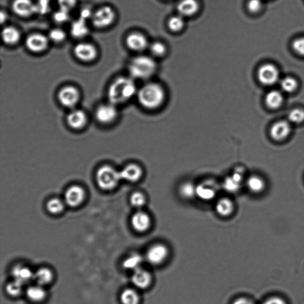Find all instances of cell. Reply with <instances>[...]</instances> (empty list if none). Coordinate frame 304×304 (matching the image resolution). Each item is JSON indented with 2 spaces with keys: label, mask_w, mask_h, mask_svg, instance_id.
<instances>
[{
  "label": "cell",
  "mask_w": 304,
  "mask_h": 304,
  "mask_svg": "<svg viewBox=\"0 0 304 304\" xmlns=\"http://www.w3.org/2000/svg\"><path fill=\"white\" fill-rule=\"evenodd\" d=\"M64 205L59 199L50 200L47 204V208L52 213H59L64 209Z\"/></svg>",
  "instance_id": "cell-38"
},
{
  "label": "cell",
  "mask_w": 304,
  "mask_h": 304,
  "mask_svg": "<svg viewBox=\"0 0 304 304\" xmlns=\"http://www.w3.org/2000/svg\"><path fill=\"white\" fill-rule=\"evenodd\" d=\"M213 182L208 181L197 185L196 197L204 202H210L216 196L217 188Z\"/></svg>",
  "instance_id": "cell-12"
},
{
  "label": "cell",
  "mask_w": 304,
  "mask_h": 304,
  "mask_svg": "<svg viewBox=\"0 0 304 304\" xmlns=\"http://www.w3.org/2000/svg\"><path fill=\"white\" fill-rule=\"evenodd\" d=\"M291 133V127L286 121H279L272 126L270 134L274 141L281 142L286 139Z\"/></svg>",
  "instance_id": "cell-16"
},
{
  "label": "cell",
  "mask_w": 304,
  "mask_h": 304,
  "mask_svg": "<svg viewBox=\"0 0 304 304\" xmlns=\"http://www.w3.org/2000/svg\"><path fill=\"white\" fill-rule=\"evenodd\" d=\"M48 38L40 33H34L29 36L26 40L28 49L33 52L45 51L48 46Z\"/></svg>",
  "instance_id": "cell-11"
},
{
  "label": "cell",
  "mask_w": 304,
  "mask_h": 304,
  "mask_svg": "<svg viewBox=\"0 0 304 304\" xmlns=\"http://www.w3.org/2000/svg\"><path fill=\"white\" fill-rule=\"evenodd\" d=\"M2 39L4 43L15 45L20 40V33L16 28L8 26L2 31Z\"/></svg>",
  "instance_id": "cell-28"
},
{
  "label": "cell",
  "mask_w": 304,
  "mask_h": 304,
  "mask_svg": "<svg viewBox=\"0 0 304 304\" xmlns=\"http://www.w3.org/2000/svg\"><path fill=\"white\" fill-rule=\"evenodd\" d=\"M259 81L264 85L271 86L278 80L279 73L276 66L266 64L261 66L258 70Z\"/></svg>",
  "instance_id": "cell-7"
},
{
  "label": "cell",
  "mask_w": 304,
  "mask_h": 304,
  "mask_svg": "<svg viewBox=\"0 0 304 304\" xmlns=\"http://www.w3.org/2000/svg\"><path fill=\"white\" fill-rule=\"evenodd\" d=\"M26 295L30 300L33 302H41L46 297V292L40 285H35L28 288Z\"/></svg>",
  "instance_id": "cell-30"
},
{
  "label": "cell",
  "mask_w": 304,
  "mask_h": 304,
  "mask_svg": "<svg viewBox=\"0 0 304 304\" xmlns=\"http://www.w3.org/2000/svg\"><path fill=\"white\" fill-rule=\"evenodd\" d=\"M117 110L115 105L110 104L100 105L97 108L96 116L99 122L108 124L112 122L117 117Z\"/></svg>",
  "instance_id": "cell-17"
},
{
  "label": "cell",
  "mask_w": 304,
  "mask_h": 304,
  "mask_svg": "<svg viewBox=\"0 0 304 304\" xmlns=\"http://www.w3.org/2000/svg\"><path fill=\"white\" fill-rule=\"evenodd\" d=\"M197 185L192 181H185L179 186L178 193L182 199L191 200L196 198Z\"/></svg>",
  "instance_id": "cell-25"
},
{
  "label": "cell",
  "mask_w": 304,
  "mask_h": 304,
  "mask_svg": "<svg viewBox=\"0 0 304 304\" xmlns=\"http://www.w3.org/2000/svg\"><path fill=\"white\" fill-rule=\"evenodd\" d=\"M200 9L197 0H182L177 6L178 14L182 17H190L195 15Z\"/></svg>",
  "instance_id": "cell-21"
},
{
  "label": "cell",
  "mask_w": 304,
  "mask_h": 304,
  "mask_svg": "<svg viewBox=\"0 0 304 304\" xmlns=\"http://www.w3.org/2000/svg\"><path fill=\"white\" fill-rule=\"evenodd\" d=\"M215 211L222 218H229L233 215L235 206L234 201L228 197H222L217 201Z\"/></svg>",
  "instance_id": "cell-19"
},
{
  "label": "cell",
  "mask_w": 304,
  "mask_h": 304,
  "mask_svg": "<svg viewBox=\"0 0 304 304\" xmlns=\"http://www.w3.org/2000/svg\"><path fill=\"white\" fill-rule=\"evenodd\" d=\"M244 176L242 171H235L231 176H227L223 182V187L226 191L235 193L239 191L241 187Z\"/></svg>",
  "instance_id": "cell-18"
},
{
  "label": "cell",
  "mask_w": 304,
  "mask_h": 304,
  "mask_svg": "<svg viewBox=\"0 0 304 304\" xmlns=\"http://www.w3.org/2000/svg\"><path fill=\"white\" fill-rule=\"evenodd\" d=\"M66 38L65 33L64 31L60 29H54L50 31L49 38L55 43L62 42Z\"/></svg>",
  "instance_id": "cell-41"
},
{
  "label": "cell",
  "mask_w": 304,
  "mask_h": 304,
  "mask_svg": "<svg viewBox=\"0 0 304 304\" xmlns=\"http://www.w3.org/2000/svg\"><path fill=\"white\" fill-rule=\"evenodd\" d=\"M13 12L19 16L27 17L36 13L35 4L32 0H14Z\"/></svg>",
  "instance_id": "cell-14"
},
{
  "label": "cell",
  "mask_w": 304,
  "mask_h": 304,
  "mask_svg": "<svg viewBox=\"0 0 304 304\" xmlns=\"http://www.w3.org/2000/svg\"><path fill=\"white\" fill-rule=\"evenodd\" d=\"M96 180L101 189L109 190L114 189L121 180L120 171L110 166H104L97 172Z\"/></svg>",
  "instance_id": "cell-4"
},
{
  "label": "cell",
  "mask_w": 304,
  "mask_h": 304,
  "mask_svg": "<svg viewBox=\"0 0 304 304\" xmlns=\"http://www.w3.org/2000/svg\"><path fill=\"white\" fill-rule=\"evenodd\" d=\"M132 79L121 77L111 84L108 92V99L111 104L115 105L123 104L137 94L136 84Z\"/></svg>",
  "instance_id": "cell-1"
},
{
  "label": "cell",
  "mask_w": 304,
  "mask_h": 304,
  "mask_svg": "<svg viewBox=\"0 0 304 304\" xmlns=\"http://www.w3.org/2000/svg\"><path fill=\"white\" fill-rule=\"evenodd\" d=\"M282 95L279 92L273 91L270 92L266 95L265 101L266 105L272 110H276L279 108L282 104Z\"/></svg>",
  "instance_id": "cell-31"
},
{
  "label": "cell",
  "mask_w": 304,
  "mask_h": 304,
  "mask_svg": "<svg viewBox=\"0 0 304 304\" xmlns=\"http://www.w3.org/2000/svg\"><path fill=\"white\" fill-rule=\"evenodd\" d=\"M132 78L146 80L154 75L157 70V64L151 57L140 55L131 61L128 67Z\"/></svg>",
  "instance_id": "cell-3"
},
{
  "label": "cell",
  "mask_w": 304,
  "mask_h": 304,
  "mask_svg": "<svg viewBox=\"0 0 304 304\" xmlns=\"http://www.w3.org/2000/svg\"><path fill=\"white\" fill-rule=\"evenodd\" d=\"M60 9L70 12L75 7L77 0H58Z\"/></svg>",
  "instance_id": "cell-45"
},
{
  "label": "cell",
  "mask_w": 304,
  "mask_h": 304,
  "mask_svg": "<svg viewBox=\"0 0 304 304\" xmlns=\"http://www.w3.org/2000/svg\"><path fill=\"white\" fill-rule=\"evenodd\" d=\"M126 44L129 49L137 52L144 51L150 45L146 37L139 32L129 34L127 37Z\"/></svg>",
  "instance_id": "cell-15"
},
{
  "label": "cell",
  "mask_w": 304,
  "mask_h": 304,
  "mask_svg": "<svg viewBox=\"0 0 304 304\" xmlns=\"http://www.w3.org/2000/svg\"><path fill=\"white\" fill-rule=\"evenodd\" d=\"M121 301L123 304H139L138 293L133 289H126L121 295Z\"/></svg>",
  "instance_id": "cell-34"
},
{
  "label": "cell",
  "mask_w": 304,
  "mask_h": 304,
  "mask_svg": "<svg viewBox=\"0 0 304 304\" xmlns=\"http://www.w3.org/2000/svg\"><path fill=\"white\" fill-rule=\"evenodd\" d=\"M152 218L149 213L139 210L135 213L131 219V225L135 231L144 233L151 228Z\"/></svg>",
  "instance_id": "cell-6"
},
{
  "label": "cell",
  "mask_w": 304,
  "mask_h": 304,
  "mask_svg": "<svg viewBox=\"0 0 304 304\" xmlns=\"http://www.w3.org/2000/svg\"><path fill=\"white\" fill-rule=\"evenodd\" d=\"M149 48L153 57H161L163 56L166 52L165 45L160 42H155L150 44Z\"/></svg>",
  "instance_id": "cell-36"
},
{
  "label": "cell",
  "mask_w": 304,
  "mask_h": 304,
  "mask_svg": "<svg viewBox=\"0 0 304 304\" xmlns=\"http://www.w3.org/2000/svg\"><path fill=\"white\" fill-rule=\"evenodd\" d=\"M12 275L15 281L23 285L28 284L33 280L34 273L27 267L17 265L13 269Z\"/></svg>",
  "instance_id": "cell-22"
},
{
  "label": "cell",
  "mask_w": 304,
  "mask_h": 304,
  "mask_svg": "<svg viewBox=\"0 0 304 304\" xmlns=\"http://www.w3.org/2000/svg\"><path fill=\"white\" fill-rule=\"evenodd\" d=\"M50 0H38L35 3L36 13L41 15L46 14L49 10Z\"/></svg>",
  "instance_id": "cell-42"
},
{
  "label": "cell",
  "mask_w": 304,
  "mask_h": 304,
  "mask_svg": "<svg viewBox=\"0 0 304 304\" xmlns=\"http://www.w3.org/2000/svg\"><path fill=\"white\" fill-rule=\"evenodd\" d=\"M121 179L130 182H136L141 180L144 175V169L136 163L127 165L120 171Z\"/></svg>",
  "instance_id": "cell-13"
},
{
  "label": "cell",
  "mask_w": 304,
  "mask_h": 304,
  "mask_svg": "<svg viewBox=\"0 0 304 304\" xmlns=\"http://www.w3.org/2000/svg\"><path fill=\"white\" fill-rule=\"evenodd\" d=\"M94 13H92L91 10L88 9H84L82 10L80 13V17L82 19L87 20L89 18H91L93 16Z\"/></svg>",
  "instance_id": "cell-48"
},
{
  "label": "cell",
  "mask_w": 304,
  "mask_h": 304,
  "mask_svg": "<svg viewBox=\"0 0 304 304\" xmlns=\"http://www.w3.org/2000/svg\"><path fill=\"white\" fill-rule=\"evenodd\" d=\"M247 189L255 194H258L263 192L266 184L264 179L257 176H252L248 177L246 181Z\"/></svg>",
  "instance_id": "cell-26"
},
{
  "label": "cell",
  "mask_w": 304,
  "mask_h": 304,
  "mask_svg": "<svg viewBox=\"0 0 304 304\" xmlns=\"http://www.w3.org/2000/svg\"><path fill=\"white\" fill-rule=\"evenodd\" d=\"M53 274L51 270L43 268L38 270L34 273L33 280L40 286L49 284L52 281Z\"/></svg>",
  "instance_id": "cell-29"
},
{
  "label": "cell",
  "mask_w": 304,
  "mask_h": 304,
  "mask_svg": "<svg viewBox=\"0 0 304 304\" xmlns=\"http://www.w3.org/2000/svg\"><path fill=\"white\" fill-rule=\"evenodd\" d=\"M292 48L297 54L304 56V38H298L293 41Z\"/></svg>",
  "instance_id": "cell-46"
},
{
  "label": "cell",
  "mask_w": 304,
  "mask_h": 304,
  "mask_svg": "<svg viewBox=\"0 0 304 304\" xmlns=\"http://www.w3.org/2000/svg\"><path fill=\"white\" fill-rule=\"evenodd\" d=\"M263 6L261 0H249L247 3L248 11L253 13H258Z\"/></svg>",
  "instance_id": "cell-44"
},
{
  "label": "cell",
  "mask_w": 304,
  "mask_h": 304,
  "mask_svg": "<svg viewBox=\"0 0 304 304\" xmlns=\"http://www.w3.org/2000/svg\"><path fill=\"white\" fill-rule=\"evenodd\" d=\"M263 304H287L284 300L279 297H273L266 300Z\"/></svg>",
  "instance_id": "cell-47"
},
{
  "label": "cell",
  "mask_w": 304,
  "mask_h": 304,
  "mask_svg": "<svg viewBox=\"0 0 304 304\" xmlns=\"http://www.w3.org/2000/svg\"><path fill=\"white\" fill-rule=\"evenodd\" d=\"M168 253V248L165 245L162 244L153 245L147 251V260L152 265H159L166 260Z\"/></svg>",
  "instance_id": "cell-9"
},
{
  "label": "cell",
  "mask_w": 304,
  "mask_h": 304,
  "mask_svg": "<svg viewBox=\"0 0 304 304\" xmlns=\"http://www.w3.org/2000/svg\"><path fill=\"white\" fill-rule=\"evenodd\" d=\"M233 304H254L252 301L247 298H240L234 301Z\"/></svg>",
  "instance_id": "cell-49"
},
{
  "label": "cell",
  "mask_w": 304,
  "mask_h": 304,
  "mask_svg": "<svg viewBox=\"0 0 304 304\" xmlns=\"http://www.w3.org/2000/svg\"><path fill=\"white\" fill-rule=\"evenodd\" d=\"M140 104L149 110L158 109L163 104L165 92L160 84L149 83L142 86L137 92Z\"/></svg>",
  "instance_id": "cell-2"
},
{
  "label": "cell",
  "mask_w": 304,
  "mask_h": 304,
  "mask_svg": "<svg viewBox=\"0 0 304 304\" xmlns=\"http://www.w3.org/2000/svg\"><path fill=\"white\" fill-rule=\"evenodd\" d=\"M84 199V192L81 187L72 186L67 190L65 194V200L67 205L73 206H78Z\"/></svg>",
  "instance_id": "cell-20"
},
{
  "label": "cell",
  "mask_w": 304,
  "mask_h": 304,
  "mask_svg": "<svg viewBox=\"0 0 304 304\" xmlns=\"http://www.w3.org/2000/svg\"><path fill=\"white\" fill-rule=\"evenodd\" d=\"M290 122L300 124L304 121V111L301 109H295L290 112L288 115Z\"/></svg>",
  "instance_id": "cell-40"
},
{
  "label": "cell",
  "mask_w": 304,
  "mask_h": 304,
  "mask_svg": "<svg viewBox=\"0 0 304 304\" xmlns=\"http://www.w3.org/2000/svg\"><path fill=\"white\" fill-rule=\"evenodd\" d=\"M89 30L86 21L80 18L75 21L71 26V33L76 38H82L88 35Z\"/></svg>",
  "instance_id": "cell-27"
},
{
  "label": "cell",
  "mask_w": 304,
  "mask_h": 304,
  "mask_svg": "<svg viewBox=\"0 0 304 304\" xmlns=\"http://www.w3.org/2000/svg\"><path fill=\"white\" fill-rule=\"evenodd\" d=\"M58 97L60 102L63 106L67 108H73L78 104L80 95L75 87L68 86L60 90Z\"/></svg>",
  "instance_id": "cell-8"
},
{
  "label": "cell",
  "mask_w": 304,
  "mask_h": 304,
  "mask_svg": "<svg viewBox=\"0 0 304 304\" xmlns=\"http://www.w3.org/2000/svg\"><path fill=\"white\" fill-rule=\"evenodd\" d=\"M184 17L181 15L175 16L170 18L169 20L168 25V28L174 32H178L182 30L185 25Z\"/></svg>",
  "instance_id": "cell-35"
},
{
  "label": "cell",
  "mask_w": 304,
  "mask_h": 304,
  "mask_svg": "<svg viewBox=\"0 0 304 304\" xmlns=\"http://www.w3.org/2000/svg\"><path fill=\"white\" fill-rule=\"evenodd\" d=\"M87 117L83 111L76 110L71 112L67 116V123L71 128H80L85 125Z\"/></svg>",
  "instance_id": "cell-24"
},
{
  "label": "cell",
  "mask_w": 304,
  "mask_h": 304,
  "mask_svg": "<svg viewBox=\"0 0 304 304\" xmlns=\"http://www.w3.org/2000/svg\"><path fill=\"white\" fill-rule=\"evenodd\" d=\"M281 86L285 92L290 93L297 89L298 83L297 80L292 78H287L283 79Z\"/></svg>",
  "instance_id": "cell-39"
},
{
  "label": "cell",
  "mask_w": 304,
  "mask_h": 304,
  "mask_svg": "<svg viewBox=\"0 0 304 304\" xmlns=\"http://www.w3.org/2000/svg\"><path fill=\"white\" fill-rule=\"evenodd\" d=\"M75 56L84 62H90L96 59L97 51L94 45L89 43H80L77 45L74 49Z\"/></svg>",
  "instance_id": "cell-10"
},
{
  "label": "cell",
  "mask_w": 304,
  "mask_h": 304,
  "mask_svg": "<svg viewBox=\"0 0 304 304\" xmlns=\"http://www.w3.org/2000/svg\"><path fill=\"white\" fill-rule=\"evenodd\" d=\"M115 18V13L112 7L104 6L94 13L92 23L97 28H104L112 25Z\"/></svg>",
  "instance_id": "cell-5"
},
{
  "label": "cell",
  "mask_w": 304,
  "mask_h": 304,
  "mask_svg": "<svg viewBox=\"0 0 304 304\" xmlns=\"http://www.w3.org/2000/svg\"><path fill=\"white\" fill-rule=\"evenodd\" d=\"M147 198L144 192H136L131 194L130 197V203L134 208L141 210L146 205Z\"/></svg>",
  "instance_id": "cell-33"
},
{
  "label": "cell",
  "mask_w": 304,
  "mask_h": 304,
  "mask_svg": "<svg viewBox=\"0 0 304 304\" xmlns=\"http://www.w3.org/2000/svg\"><path fill=\"white\" fill-rule=\"evenodd\" d=\"M143 262V257L138 254H133L127 258L124 261V268L132 271H136L141 266Z\"/></svg>",
  "instance_id": "cell-32"
},
{
  "label": "cell",
  "mask_w": 304,
  "mask_h": 304,
  "mask_svg": "<svg viewBox=\"0 0 304 304\" xmlns=\"http://www.w3.org/2000/svg\"><path fill=\"white\" fill-rule=\"evenodd\" d=\"M69 18V12L61 9L59 11L55 12L54 15V19L58 23L67 22Z\"/></svg>",
  "instance_id": "cell-43"
},
{
  "label": "cell",
  "mask_w": 304,
  "mask_h": 304,
  "mask_svg": "<svg viewBox=\"0 0 304 304\" xmlns=\"http://www.w3.org/2000/svg\"><path fill=\"white\" fill-rule=\"evenodd\" d=\"M131 279L135 286L141 289H145L151 284L152 276L149 272L139 268L134 271Z\"/></svg>",
  "instance_id": "cell-23"
},
{
  "label": "cell",
  "mask_w": 304,
  "mask_h": 304,
  "mask_svg": "<svg viewBox=\"0 0 304 304\" xmlns=\"http://www.w3.org/2000/svg\"><path fill=\"white\" fill-rule=\"evenodd\" d=\"M23 285L20 283L13 281L8 284L6 287V291L12 297H17L22 292Z\"/></svg>",
  "instance_id": "cell-37"
}]
</instances>
